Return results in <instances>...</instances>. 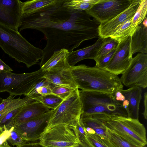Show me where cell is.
<instances>
[{"label": "cell", "instance_id": "cell-1", "mask_svg": "<svg viewBox=\"0 0 147 147\" xmlns=\"http://www.w3.org/2000/svg\"><path fill=\"white\" fill-rule=\"evenodd\" d=\"M65 0H58L55 3L36 13L22 17L19 31L27 29L42 33L46 44L42 49L41 67L54 52L62 49L74 51L84 41L99 37L100 23L85 11L71 9L64 6Z\"/></svg>", "mask_w": 147, "mask_h": 147}, {"label": "cell", "instance_id": "cell-9", "mask_svg": "<svg viewBox=\"0 0 147 147\" xmlns=\"http://www.w3.org/2000/svg\"><path fill=\"white\" fill-rule=\"evenodd\" d=\"M120 80L128 88L147 87V54L140 53L132 57L130 64Z\"/></svg>", "mask_w": 147, "mask_h": 147}, {"label": "cell", "instance_id": "cell-46", "mask_svg": "<svg viewBox=\"0 0 147 147\" xmlns=\"http://www.w3.org/2000/svg\"><path fill=\"white\" fill-rule=\"evenodd\" d=\"M147 147V146H146V145H145V146H142V147Z\"/></svg>", "mask_w": 147, "mask_h": 147}, {"label": "cell", "instance_id": "cell-15", "mask_svg": "<svg viewBox=\"0 0 147 147\" xmlns=\"http://www.w3.org/2000/svg\"><path fill=\"white\" fill-rule=\"evenodd\" d=\"M141 1L132 0L130 5L123 12L112 19L100 23L98 27L99 36L104 38L110 37L119 26L133 18Z\"/></svg>", "mask_w": 147, "mask_h": 147}, {"label": "cell", "instance_id": "cell-4", "mask_svg": "<svg viewBox=\"0 0 147 147\" xmlns=\"http://www.w3.org/2000/svg\"><path fill=\"white\" fill-rule=\"evenodd\" d=\"M80 95L82 104L81 116L97 115L128 117L122 102L116 100L114 94L80 90Z\"/></svg>", "mask_w": 147, "mask_h": 147}, {"label": "cell", "instance_id": "cell-31", "mask_svg": "<svg viewBox=\"0 0 147 147\" xmlns=\"http://www.w3.org/2000/svg\"><path fill=\"white\" fill-rule=\"evenodd\" d=\"M87 138L95 147H115L108 141L101 138L96 134H89L86 131Z\"/></svg>", "mask_w": 147, "mask_h": 147}, {"label": "cell", "instance_id": "cell-42", "mask_svg": "<svg viewBox=\"0 0 147 147\" xmlns=\"http://www.w3.org/2000/svg\"><path fill=\"white\" fill-rule=\"evenodd\" d=\"M85 127L86 131L87 133L91 134H93L96 133L94 130L92 128L88 127Z\"/></svg>", "mask_w": 147, "mask_h": 147}, {"label": "cell", "instance_id": "cell-25", "mask_svg": "<svg viewBox=\"0 0 147 147\" xmlns=\"http://www.w3.org/2000/svg\"><path fill=\"white\" fill-rule=\"evenodd\" d=\"M100 0H65L64 6L71 9L85 11L90 9Z\"/></svg>", "mask_w": 147, "mask_h": 147}, {"label": "cell", "instance_id": "cell-14", "mask_svg": "<svg viewBox=\"0 0 147 147\" xmlns=\"http://www.w3.org/2000/svg\"><path fill=\"white\" fill-rule=\"evenodd\" d=\"M130 41L131 36H129L119 43L105 69L117 76L122 74L125 71L132 58L129 56Z\"/></svg>", "mask_w": 147, "mask_h": 147}, {"label": "cell", "instance_id": "cell-45", "mask_svg": "<svg viewBox=\"0 0 147 147\" xmlns=\"http://www.w3.org/2000/svg\"><path fill=\"white\" fill-rule=\"evenodd\" d=\"M4 99L0 97V104L2 102Z\"/></svg>", "mask_w": 147, "mask_h": 147}, {"label": "cell", "instance_id": "cell-28", "mask_svg": "<svg viewBox=\"0 0 147 147\" xmlns=\"http://www.w3.org/2000/svg\"><path fill=\"white\" fill-rule=\"evenodd\" d=\"M147 11V0H141L139 5L132 18L131 26L136 28L142 23L146 17Z\"/></svg>", "mask_w": 147, "mask_h": 147}, {"label": "cell", "instance_id": "cell-12", "mask_svg": "<svg viewBox=\"0 0 147 147\" xmlns=\"http://www.w3.org/2000/svg\"><path fill=\"white\" fill-rule=\"evenodd\" d=\"M22 3L19 0H0V22L18 31L22 23Z\"/></svg>", "mask_w": 147, "mask_h": 147}, {"label": "cell", "instance_id": "cell-24", "mask_svg": "<svg viewBox=\"0 0 147 147\" xmlns=\"http://www.w3.org/2000/svg\"><path fill=\"white\" fill-rule=\"evenodd\" d=\"M132 18L128 19L119 26L110 37L115 39L119 43L129 36H131L136 28L131 26Z\"/></svg>", "mask_w": 147, "mask_h": 147}, {"label": "cell", "instance_id": "cell-27", "mask_svg": "<svg viewBox=\"0 0 147 147\" xmlns=\"http://www.w3.org/2000/svg\"><path fill=\"white\" fill-rule=\"evenodd\" d=\"M106 133L108 141L115 147H139L129 142L107 127Z\"/></svg>", "mask_w": 147, "mask_h": 147}, {"label": "cell", "instance_id": "cell-35", "mask_svg": "<svg viewBox=\"0 0 147 147\" xmlns=\"http://www.w3.org/2000/svg\"><path fill=\"white\" fill-rule=\"evenodd\" d=\"M14 127L9 130H4L0 135V147H11L9 144L7 140L10 136L11 131Z\"/></svg>", "mask_w": 147, "mask_h": 147}, {"label": "cell", "instance_id": "cell-17", "mask_svg": "<svg viewBox=\"0 0 147 147\" xmlns=\"http://www.w3.org/2000/svg\"><path fill=\"white\" fill-rule=\"evenodd\" d=\"M105 39L99 36L92 45L69 52L65 58L67 62L70 67H73L83 60L90 59L94 60L98 50Z\"/></svg>", "mask_w": 147, "mask_h": 147}, {"label": "cell", "instance_id": "cell-26", "mask_svg": "<svg viewBox=\"0 0 147 147\" xmlns=\"http://www.w3.org/2000/svg\"><path fill=\"white\" fill-rule=\"evenodd\" d=\"M69 52L65 49L55 51L49 59L40 67V69L42 71L47 72L59 61L65 59Z\"/></svg>", "mask_w": 147, "mask_h": 147}, {"label": "cell", "instance_id": "cell-23", "mask_svg": "<svg viewBox=\"0 0 147 147\" xmlns=\"http://www.w3.org/2000/svg\"><path fill=\"white\" fill-rule=\"evenodd\" d=\"M53 85L45 78H41L34 85L26 96L35 100L37 97L51 94V88Z\"/></svg>", "mask_w": 147, "mask_h": 147}, {"label": "cell", "instance_id": "cell-32", "mask_svg": "<svg viewBox=\"0 0 147 147\" xmlns=\"http://www.w3.org/2000/svg\"><path fill=\"white\" fill-rule=\"evenodd\" d=\"M51 89L52 94L58 96L63 100L67 98L75 90L54 84L51 87Z\"/></svg>", "mask_w": 147, "mask_h": 147}, {"label": "cell", "instance_id": "cell-19", "mask_svg": "<svg viewBox=\"0 0 147 147\" xmlns=\"http://www.w3.org/2000/svg\"><path fill=\"white\" fill-rule=\"evenodd\" d=\"M129 102L127 112L128 117L138 119L140 105L142 98V89L137 87L129 88L121 91Z\"/></svg>", "mask_w": 147, "mask_h": 147}, {"label": "cell", "instance_id": "cell-6", "mask_svg": "<svg viewBox=\"0 0 147 147\" xmlns=\"http://www.w3.org/2000/svg\"><path fill=\"white\" fill-rule=\"evenodd\" d=\"M82 114L80 90L77 88L53 110L44 131L59 124L76 127Z\"/></svg>", "mask_w": 147, "mask_h": 147}, {"label": "cell", "instance_id": "cell-39", "mask_svg": "<svg viewBox=\"0 0 147 147\" xmlns=\"http://www.w3.org/2000/svg\"><path fill=\"white\" fill-rule=\"evenodd\" d=\"M17 147H42L37 142H26L23 144Z\"/></svg>", "mask_w": 147, "mask_h": 147}, {"label": "cell", "instance_id": "cell-33", "mask_svg": "<svg viewBox=\"0 0 147 147\" xmlns=\"http://www.w3.org/2000/svg\"><path fill=\"white\" fill-rule=\"evenodd\" d=\"M7 141L13 146L16 145L17 146H20L26 142L16 130L14 127Z\"/></svg>", "mask_w": 147, "mask_h": 147}, {"label": "cell", "instance_id": "cell-38", "mask_svg": "<svg viewBox=\"0 0 147 147\" xmlns=\"http://www.w3.org/2000/svg\"><path fill=\"white\" fill-rule=\"evenodd\" d=\"M144 110L142 114L145 119H147V93H144Z\"/></svg>", "mask_w": 147, "mask_h": 147}, {"label": "cell", "instance_id": "cell-10", "mask_svg": "<svg viewBox=\"0 0 147 147\" xmlns=\"http://www.w3.org/2000/svg\"><path fill=\"white\" fill-rule=\"evenodd\" d=\"M132 0H100L85 11L100 24L108 21L123 12Z\"/></svg>", "mask_w": 147, "mask_h": 147}, {"label": "cell", "instance_id": "cell-18", "mask_svg": "<svg viewBox=\"0 0 147 147\" xmlns=\"http://www.w3.org/2000/svg\"><path fill=\"white\" fill-rule=\"evenodd\" d=\"M50 110L42 103L37 101L28 103L23 106L14 119V125L32 119Z\"/></svg>", "mask_w": 147, "mask_h": 147}, {"label": "cell", "instance_id": "cell-5", "mask_svg": "<svg viewBox=\"0 0 147 147\" xmlns=\"http://www.w3.org/2000/svg\"><path fill=\"white\" fill-rule=\"evenodd\" d=\"M104 125L132 144L139 147L147 145L146 129L138 119L121 116L112 117Z\"/></svg>", "mask_w": 147, "mask_h": 147}, {"label": "cell", "instance_id": "cell-36", "mask_svg": "<svg viewBox=\"0 0 147 147\" xmlns=\"http://www.w3.org/2000/svg\"><path fill=\"white\" fill-rule=\"evenodd\" d=\"M79 138L80 142L77 147H95L88 139L87 136L80 137Z\"/></svg>", "mask_w": 147, "mask_h": 147}, {"label": "cell", "instance_id": "cell-8", "mask_svg": "<svg viewBox=\"0 0 147 147\" xmlns=\"http://www.w3.org/2000/svg\"><path fill=\"white\" fill-rule=\"evenodd\" d=\"M38 141L42 147H77L80 142L77 127L63 124L44 131Z\"/></svg>", "mask_w": 147, "mask_h": 147}, {"label": "cell", "instance_id": "cell-13", "mask_svg": "<svg viewBox=\"0 0 147 147\" xmlns=\"http://www.w3.org/2000/svg\"><path fill=\"white\" fill-rule=\"evenodd\" d=\"M65 58L47 71L41 78L53 84L75 90L78 88L77 86Z\"/></svg>", "mask_w": 147, "mask_h": 147}, {"label": "cell", "instance_id": "cell-40", "mask_svg": "<svg viewBox=\"0 0 147 147\" xmlns=\"http://www.w3.org/2000/svg\"><path fill=\"white\" fill-rule=\"evenodd\" d=\"M13 71L12 69L0 59V71Z\"/></svg>", "mask_w": 147, "mask_h": 147}, {"label": "cell", "instance_id": "cell-22", "mask_svg": "<svg viewBox=\"0 0 147 147\" xmlns=\"http://www.w3.org/2000/svg\"><path fill=\"white\" fill-rule=\"evenodd\" d=\"M80 118L85 127L92 128L101 138L107 139L106 127L101 119L91 116H81Z\"/></svg>", "mask_w": 147, "mask_h": 147}, {"label": "cell", "instance_id": "cell-7", "mask_svg": "<svg viewBox=\"0 0 147 147\" xmlns=\"http://www.w3.org/2000/svg\"><path fill=\"white\" fill-rule=\"evenodd\" d=\"M46 72L40 69L34 72L22 74L0 71V92H7L15 96H26Z\"/></svg>", "mask_w": 147, "mask_h": 147}, {"label": "cell", "instance_id": "cell-16", "mask_svg": "<svg viewBox=\"0 0 147 147\" xmlns=\"http://www.w3.org/2000/svg\"><path fill=\"white\" fill-rule=\"evenodd\" d=\"M36 101L28 96L20 97L11 100L0 113V127L3 130L10 129L14 126V119L23 106Z\"/></svg>", "mask_w": 147, "mask_h": 147}, {"label": "cell", "instance_id": "cell-30", "mask_svg": "<svg viewBox=\"0 0 147 147\" xmlns=\"http://www.w3.org/2000/svg\"><path fill=\"white\" fill-rule=\"evenodd\" d=\"M35 100L41 102L49 109L53 110L56 109L63 100L52 94L37 97Z\"/></svg>", "mask_w": 147, "mask_h": 147}, {"label": "cell", "instance_id": "cell-3", "mask_svg": "<svg viewBox=\"0 0 147 147\" xmlns=\"http://www.w3.org/2000/svg\"><path fill=\"white\" fill-rule=\"evenodd\" d=\"M0 47L6 54L28 68L43 56V50L29 42L18 31L0 22Z\"/></svg>", "mask_w": 147, "mask_h": 147}, {"label": "cell", "instance_id": "cell-11", "mask_svg": "<svg viewBox=\"0 0 147 147\" xmlns=\"http://www.w3.org/2000/svg\"><path fill=\"white\" fill-rule=\"evenodd\" d=\"M53 110H50L32 119L15 125L16 130L26 142H37L46 128Z\"/></svg>", "mask_w": 147, "mask_h": 147}, {"label": "cell", "instance_id": "cell-43", "mask_svg": "<svg viewBox=\"0 0 147 147\" xmlns=\"http://www.w3.org/2000/svg\"><path fill=\"white\" fill-rule=\"evenodd\" d=\"M142 23L144 26L147 27V18L146 17L143 20Z\"/></svg>", "mask_w": 147, "mask_h": 147}, {"label": "cell", "instance_id": "cell-21", "mask_svg": "<svg viewBox=\"0 0 147 147\" xmlns=\"http://www.w3.org/2000/svg\"><path fill=\"white\" fill-rule=\"evenodd\" d=\"M58 0H32L23 2L22 17L34 14L45 7L56 3Z\"/></svg>", "mask_w": 147, "mask_h": 147}, {"label": "cell", "instance_id": "cell-20", "mask_svg": "<svg viewBox=\"0 0 147 147\" xmlns=\"http://www.w3.org/2000/svg\"><path fill=\"white\" fill-rule=\"evenodd\" d=\"M147 54V27L142 23L136 28L131 36L129 56L132 58L137 53Z\"/></svg>", "mask_w": 147, "mask_h": 147}, {"label": "cell", "instance_id": "cell-34", "mask_svg": "<svg viewBox=\"0 0 147 147\" xmlns=\"http://www.w3.org/2000/svg\"><path fill=\"white\" fill-rule=\"evenodd\" d=\"M116 49L101 57L96 61L95 65L100 68L105 69L115 53Z\"/></svg>", "mask_w": 147, "mask_h": 147}, {"label": "cell", "instance_id": "cell-37", "mask_svg": "<svg viewBox=\"0 0 147 147\" xmlns=\"http://www.w3.org/2000/svg\"><path fill=\"white\" fill-rule=\"evenodd\" d=\"M15 96L12 94H10L7 98L3 100L2 102L0 104V113L5 108L7 105L11 100L14 99Z\"/></svg>", "mask_w": 147, "mask_h": 147}, {"label": "cell", "instance_id": "cell-2", "mask_svg": "<svg viewBox=\"0 0 147 147\" xmlns=\"http://www.w3.org/2000/svg\"><path fill=\"white\" fill-rule=\"evenodd\" d=\"M72 77L81 91L113 94L123 90L119 78L105 69L84 64L70 67Z\"/></svg>", "mask_w": 147, "mask_h": 147}, {"label": "cell", "instance_id": "cell-29", "mask_svg": "<svg viewBox=\"0 0 147 147\" xmlns=\"http://www.w3.org/2000/svg\"><path fill=\"white\" fill-rule=\"evenodd\" d=\"M118 43L117 41L111 37L105 38L98 50L94 60L95 61L101 57L116 49Z\"/></svg>", "mask_w": 147, "mask_h": 147}, {"label": "cell", "instance_id": "cell-44", "mask_svg": "<svg viewBox=\"0 0 147 147\" xmlns=\"http://www.w3.org/2000/svg\"><path fill=\"white\" fill-rule=\"evenodd\" d=\"M3 130L0 127V135L3 132Z\"/></svg>", "mask_w": 147, "mask_h": 147}, {"label": "cell", "instance_id": "cell-41", "mask_svg": "<svg viewBox=\"0 0 147 147\" xmlns=\"http://www.w3.org/2000/svg\"><path fill=\"white\" fill-rule=\"evenodd\" d=\"M116 100L121 102H123L125 100V97L121 91H118L114 93Z\"/></svg>", "mask_w": 147, "mask_h": 147}]
</instances>
